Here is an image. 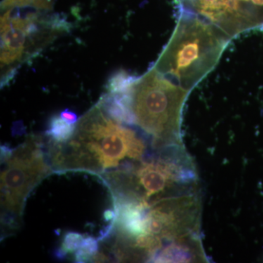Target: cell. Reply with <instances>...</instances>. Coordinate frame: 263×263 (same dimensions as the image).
I'll list each match as a JSON object with an SVG mask.
<instances>
[{
  "instance_id": "8fae6325",
  "label": "cell",
  "mask_w": 263,
  "mask_h": 263,
  "mask_svg": "<svg viewBox=\"0 0 263 263\" xmlns=\"http://www.w3.org/2000/svg\"><path fill=\"white\" fill-rule=\"evenodd\" d=\"M60 116L65 122L71 124H75L76 123H77L78 120H79L77 114L68 108L62 110Z\"/></svg>"
},
{
  "instance_id": "3957f363",
  "label": "cell",
  "mask_w": 263,
  "mask_h": 263,
  "mask_svg": "<svg viewBox=\"0 0 263 263\" xmlns=\"http://www.w3.org/2000/svg\"><path fill=\"white\" fill-rule=\"evenodd\" d=\"M128 93L136 124L152 136L155 148L180 146L183 108L190 91L153 66L132 84Z\"/></svg>"
},
{
  "instance_id": "30bf717a",
  "label": "cell",
  "mask_w": 263,
  "mask_h": 263,
  "mask_svg": "<svg viewBox=\"0 0 263 263\" xmlns=\"http://www.w3.org/2000/svg\"><path fill=\"white\" fill-rule=\"evenodd\" d=\"M32 0H3L1 3L2 9H11L15 8H24L30 6Z\"/></svg>"
},
{
  "instance_id": "9c48e42d",
  "label": "cell",
  "mask_w": 263,
  "mask_h": 263,
  "mask_svg": "<svg viewBox=\"0 0 263 263\" xmlns=\"http://www.w3.org/2000/svg\"><path fill=\"white\" fill-rule=\"evenodd\" d=\"M80 249H82L84 252L91 256V260H92L93 257L98 253V240L91 236L85 237L84 242H83Z\"/></svg>"
},
{
  "instance_id": "7c38bea8",
  "label": "cell",
  "mask_w": 263,
  "mask_h": 263,
  "mask_svg": "<svg viewBox=\"0 0 263 263\" xmlns=\"http://www.w3.org/2000/svg\"><path fill=\"white\" fill-rule=\"evenodd\" d=\"M54 0H32V6L37 9L51 10Z\"/></svg>"
},
{
  "instance_id": "7a4b0ae2",
  "label": "cell",
  "mask_w": 263,
  "mask_h": 263,
  "mask_svg": "<svg viewBox=\"0 0 263 263\" xmlns=\"http://www.w3.org/2000/svg\"><path fill=\"white\" fill-rule=\"evenodd\" d=\"M230 41L206 21L177 9L176 28L154 67L191 91L214 70Z\"/></svg>"
},
{
  "instance_id": "8992f818",
  "label": "cell",
  "mask_w": 263,
  "mask_h": 263,
  "mask_svg": "<svg viewBox=\"0 0 263 263\" xmlns=\"http://www.w3.org/2000/svg\"><path fill=\"white\" fill-rule=\"evenodd\" d=\"M76 129L75 124H69L56 114L50 118L45 136L53 143H65L73 136Z\"/></svg>"
},
{
  "instance_id": "4fadbf2b",
  "label": "cell",
  "mask_w": 263,
  "mask_h": 263,
  "mask_svg": "<svg viewBox=\"0 0 263 263\" xmlns=\"http://www.w3.org/2000/svg\"><path fill=\"white\" fill-rule=\"evenodd\" d=\"M75 260L76 262H89L91 260V257L82 249H79L75 252Z\"/></svg>"
},
{
  "instance_id": "9a60e30c",
  "label": "cell",
  "mask_w": 263,
  "mask_h": 263,
  "mask_svg": "<svg viewBox=\"0 0 263 263\" xmlns=\"http://www.w3.org/2000/svg\"><path fill=\"white\" fill-rule=\"evenodd\" d=\"M53 254H54L55 257H56L57 259H64L67 257V253L62 247H60V248H57L56 250L54 251Z\"/></svg>"
},
{
  "instance_id": "5bb4252c",
  "label": "cell",
  "mask_w": 263,
  "mask_h": 263,
  "mask_svg": "<svg viewBox=\"0 0 263 263\" xmlns=\"http://www.w3.org/2000/svg\"><path fill=\"white\" fill-rule=\"evenodd\" d=\"M103 218L105 221H113L116 218L115 211L110 210V209L105 211L103 214Z\"/></svg>"
},
{
  "instance_id": "5b68a950",
  "label": "cell",
  "mask_w": 263,
  "mask_h": 263,
  "mask_svg": "<svg viewBox=\"0 0 263 263\" xmlns=\"http://www.w3.org/2000/svg\"><path fill=\"white\" fill-rule=\"evenodd\" d=\"M47 21H41L37 13L21 15L18 8L8 10L1 18L2 69L15 66L27 55V48L40 35Z\"/></svg>"
},
{
  "instance_id": "ba28073f",
  "label": "cell",
  "mask_w": 263,
  "mask_h": 263,
  "mask_svg": "<svg viewBox=\"0 0 263 263\" xmlns=\"http://www.w3.org/2000/svg\"><path fill=\"white\" fill-rule=\"evenodd\" d=\"M85 237L76 232H67L65 235L61 247L68 253H73L80 249L84 242Z\"/></svg>"
},
{
  "instance_id": "6da1fadb",
  "label": "cell",
  "mask_w": 263,
  "mask_h": 263,
  "mask_svg": "<svg viewBox=\"0 0 263 263\" xmlns=\"http://www.w3.org/2000/svg\"><path fill=\"white\" fill-rule=\"evenodd\" d=\"M97 105L81 118L73 136L65 143H51L50 160L59 171L99 174L117 167L125 157L140 160L144 141L129 128L105 114Z\"/></svg>"
},
{
  "instance_id": "277c9868",
  "label": "cell",
  "mask_w": 263,
  "mask_h": 263,
  "mask_svg": "<svg viewBox=\"0 0 263 263\" xmlns=\"http://www.w3.org/2000/svg\"><path fill=\"white\" fill-rule=\"evenodd\" d=\"M41 138L32 136L13 149L1 174L2 224L19 228L24 204L29 193L51 173L45 158Z\"/></svg>"
},
{
  "instance_id": "52a82bcc",
  "label": "cell",
  "mask_w": 263,
  "mask_h": 263,
  "mask_svg": "<svg viewBox=\"0 0 263 263\" xmlns=\"http://www.w3.org/2000/svg\"><path fill=\"white\" fill-rule=\"evenodd\" d=\"M138 77L139 76L134 75L124 70L117 71L109 78L106 84L107 91L108 93L124 92L129 89Z\"/></svg>"
}]
</instances>
